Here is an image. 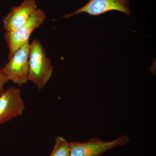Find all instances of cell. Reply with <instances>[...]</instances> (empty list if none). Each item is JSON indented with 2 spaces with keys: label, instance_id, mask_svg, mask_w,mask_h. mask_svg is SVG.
Listing matches in <instances>:
<instances>
[{
  "label": "cell",
  "instance_id": "6da1fadb",
  "mask_svg": "<svg viewBox=\"0 0 156 156\" xmlns=\"http://www.w3.org/2000/svg\"><path fill=\"white\" fill-rule=\"evenodd\" d=\"M53 67L41 42L34 39L30 44L29 55L28 81L41 90L52 76Z\"/></svg>",
  "mask_w": 156,
  "mask_h": 156
},
{
  "label": "cell",
  "instance_id": "7a4b0ae2",
  "mask_svg": "<svg viewBox=\"0 0 156 156\" xmlns=\"http://www.w3.org/2000/svg\"><path fill=\"white\" fill-rule=\"evenodd\" d=\"M46 17L44 11L37 9L30 19L24 25L16 30L6 31L4 39L9 48V59L23 44L29 41L33 32L44 23Z\"/></svg>",
  "mask_w": 156,
  "mask_h": 156
},
{
  "label": "cell",
  "instance_id": "3957f363",
  "mask_svg": "<svg viewBox=\"0 0 156 156\" xmlns=\"http://www.w3.org/2000/svg\"><path fill=\"white\" fill-rule=\"evenodd\" d=\"M130 138L126 135L107 142L98 137L86 142H69V156H100L114 148L126 145Z\"/></svg>",
  "mask_w": 156,
  "mask_h": 156
},
{
  "label": "cell",
  "instance_id": "277c9868",
  "mask_svg": "<svg viewBox=\"0 0 156 156\" xmlns=\"http://www.w3.org/2000/svg\"><path fill=\"white\" fill-rule=\"evenodd\" d=\"M30 47L29 42L23 44L2 68L9 81L19 87L26 84L28 81Z\"/></svg>",
  "mask_w": 156,
  "mask_h": 156
},
{
  "label": "cell",
  "instance_id": "5b68a950",
  "mask_svg": "<svg viewBox=\"0 0 156 156\" xmlns=\"http://www.w3.org/2000/svg\"><path fill=\"white\" fill-rule=\"evenodd\" d=\"M25 108L20 89L11 87L0 96V126L22 115Z\"/></svg>",
  "mask_w": 156,
  "mask_h": 156
},
{
  "label": "cell",
  "instance_id": "8992f818",
  "mask_svg": "<svg viewBox=\"0 0 156 156\" xmlns=\"http://www.w3.org/2000/svg\"><path fill=\"white\" fill-rule=\"evenodd\" d=\"M112 11H120L129 16L131 9L129 0H89L83 7L74 12L66 14L65 18H69L82 13L90 16H98Z\"/></svg>",
  "mask_w": 156,
  "mask_h": 156
},
{
  "label": "cell",
  "instance_id": "52a82bcc",
  "mask_svg": "<svg viewBox=\"0 0 156 156\" xmlns=\"http://www.w3.org/2000/svg\"><path fill=\"white\" fill-rule=\"evenodd\" d=\"M37 9L35 0H25L21 5L12 8L3 19V27L6 31H12L24 25Z\"/></svg>",
  "mask_w": 156,
  "mask_h": 156
},
{
  "label": "cell",
  "instance_id": "ba28073f",
  "mask_svg": "<svg viewBox=\"0 0 156 156\" xmlns=\"http://www.w3.org/2000/svg\"><path fill=\"white\" fill-rule=\"evenodd\" d=\"M50 156H69V142L62 136H57Z\"/></svg>",
  "mask_w": 156,
  "mask_h": 156
},
{
  "label": "cell",
  "instance_id": "9c48e42d",
  "mask_svg": "<svg viewBox=\"0 0 156 156\" xmlns=\"http://www.w3.org/2000/svg\"><path fill=\"white\" fill-rule=\"evenodd\" d=\"M9 80L4 72L2 68L0 67V96L5 91L4 89L5 85Z\"/></svg>",
  "mask_w": 156,
  "mask_h": 156
}]
</instances>
